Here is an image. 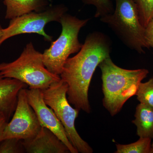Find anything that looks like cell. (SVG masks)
Instances as JSON below:
<instances>
[{
    "mask_svg": "<svg viewBox=\"0 0 153 153\" xmlns=\"http://www.w3.org/2000/svg\"><path fill=\"white\" fill-rule=\"evenodd\" d=\"M141 24L146 28L153 18V0H133Z\"/></svg>",
    "mask_w": 153,
    "mask_h": 153,
    "instance_id": "cell-15",
    "label": "cell"
},
{
    "mask_svg": "<svg viewBox=\"0 0 153 153\" xmlns=\"http://www.w3.org/2000/svg\"><path fill=\"white\" fill-rule=\"evenodd\" d=\"M27 85L18 79L0 76V114L8 120L15 112L19 92Z\"/></svg>",
    "mask_w": 153,
    "mask_h": 153,
    "instance_id": "cell-11",
    "label": "cell"
},
{
    "mask_svg": "<svg viewBox=\"0 0 153 153\" xmlns=\"http://www.w3.org/2000/svg\"><path fill=\"white\" fill-rule=\"evenodd\" d=\"M88 21V19L80 20L66 13L61 17L60 23L62 30L60 36L42 53L44 65L52 74L60 76L70 55L81 49L82 44L79 42L78 35Z\"/></svg>",
    "mask_w": 153,
    "mask_h": 153,
    "instance_id": "cell-5",
    "label": "cell"
},
{
    "mask_svg": "<svg viewBox=\"0 0 153 153\" xmlns=\"http://www.w3.org/2000/svg\"><path fill=\"white\" fill-rule=\"evenodd\" d=\"M110 44L99 32L90 34L76 55L68 58L60 76L67 85V98L79 111L91 112L88 90L94 73L100 63L110 57Z\"/></svg>",
    "mask_w": 153,
    "mask_h": 153,
    "instance_id": "cell-1",
    "label": "cell"
},
{
    "mask_svg": "<svg viewBox=\"0 0 153 153\" xmlns=\"http://www.w3.org/2000/svg\"><path fill=\"white\" fill-rule=\"evenodd\" d=\"M25 153H69L70 151L64 143L49 129L42 127L33 139L22 140Z\"/></svg>",
    "mask_w": 153,
    "mask_h": 153,
    "instance_id": "cell-10",
    "label": "cell"
},
{
    "mask_svg": "<svg viewBox=\"0 0 153 153\" xmlns=\"http://www.w3.org/2000/svg\"><path fill=\"white\" fill-rule=\"evenodd\" d=\"M145 37L149 48H153V18L146 27Z\"/></svg>",
    "mask_w": 153,
    "mask_h": 153,
    "instance_id": "cell-19",
    "label": "cell"
},
{
    "mask_svg": "<svg viewBox=\"0 0 153 153\" xmlns=\"http://www.w3.org/2000/svg\"><path fill=\"white\" fill-rule=\"evenodd\" d=\"M6 7L5 19H11L32 12L47 9L48 0H4Z\"/></svg>",
    "mask_w": 153,
    "mask_h": 153,
    "instance_id": "cell-12",
    "label": "cell"
},
{
    "mask_svg": "<svg viewBox=\"0 0 153 153\" xmlns=\"http://www.w3.org/2000/svg\"><path fill=\"white\" fill-rule=\"evenodd\" d=\"M87 4L95 6L96 12L94 17L101 18L102 17L112 13L114 11L113 5L110 0H82Z\"/></svg>",
    "mask_w": 153,
    "mask_h": 153,
    "instance_id": "cell-17",
    "label": "cell"
},
{
    "mask_svg": "<svg viewBox=\"0 0 153 153\" xmlns=\"http://www.w3.org/2000/svg\"><path fill=\"white\" fill-rule=\"evenodd\" d=\"M13 116L6 126L3 140L16 138L22 140L33 139L42 127L35 111L30 105L26 89H21Z\"/></svg>",
    "mask_w": 153,
    "mask_h": 153,
    "instance_id": "cell-8",
    "label": "cell"
},
{
    "mask_svg": "<svg viewBox=\"0 0 153 153\" xmlns=\"http://www.w3.org/2000/svg\"><path fill=\"white\" fill-rule=\"evenodd\" d=\"M27 97L30 105L35 111L41 126L49 129L68 147L71 153H78L67 137L65 129L53 110L47 105L43 98L42 90L26 89Z\"/></svg>",
    "mask_w": 153,
    "mask_h": 153,
    "instance_id": "cell-9",
    "label": "cell"
},
{
    "mask_svg": "<svg viewBox=\"0 0 153 153\" xmlns=\"http://www.w3.org/2000/svg\"><path fill=\"white\" fill-rule=\"evenodd\" d=\"M67 9L64 6L57 5L42 12H32L11 19L10 24L3 29L0 45L9 38L26 33H36L44 37L47 41H52V36L44 30L45 26L50 22H60Z\"/></svg>",
    "mask_w": 153,
    "mask_h": 153,
    "instance_id": "cell-7",
    "label": "cell"
},
{
    "mask_svg": "<svg viewBox=\"0 0 153 153\" xmlns=\"http://www.w3.org/2000/svg\"><path fill=\"white\" fill-rule=\"evenodd\" d=\"M135 95L140 103L153 108V77L147 82L140 83Z\"/></svg>",
    "mask_w": 153,
    "mask_h": 153,
    "instance_id": "cell-16",
    "label": "cell"
},
{
    "mask_svg": "<svg viewBox=\"0 0 153 153\" xmlns=\"http://www.w3.org/2000/svg\"><path fill=\"white\" fill-rule=\"evenodd\" d=\"M25 153L22 140L10 138L2 140L0 142V153Z\"/></svg>",
    "mask_w": 153,
    "mask_h": 153,
    "instance_id": "cell-18",
    "label": "cell"
},
{
    "mask_svg": "<svg viewBox=\"0 0 153 153\" xmlns=\"http://www.w3.org/2000/svg\"><path fill=\"white\" fill-rule=\"evenodd\" d=\"M0 76L18 79L30 88L44 90L59 81L60 76L52 74L45 67L42 53L30 42L16 60L0 63Z\"/></svg>",
    "mask_w": 153,
    "mask_h": 153,
    "instance_id": "cell-3",
    "label": "cell"
},
{
    "mask_svg": "<svg viewBox=\"0 0 153 153\" xmlns=\"http://www.w3.org/2000/svg\"><path fill=\"white\" fill-rule=\"evenodd\" d=\"M3 29V28L2 27L1 25H0V41H1V38L2 36Z\"/></svg>",
    "mask_w": 153,
    "mask_h": 153,
    "instance_id": "cell-21",
    "label": "cell"
},
{
    "mask_svg": "<svg viewBox=\"0 0 153 153\" xmlns=\"http://www.w3.org/2000/svg\"><path fill=\"white\" fill-rule=\"evenodd\" d=\"M67 84L61 79L42 90L45 103L53 110L62 123L72 146L78 153H92V148L82 139L75 128V121L79 111L71 106L67 99Z\"/></svg>",
    "mask_w": 153,
    "mask_h": 153,
    "instance_id": "cell-6",
    "label": "cell"
},
{
    "mask_svg": "<svg viewBox=\"0 0 153 153\" xmlns=\"http://www.w3.org/2000/svg\"><path fill=\"white\" fill-rule=\"evenodd\" d=\"M135 119L132 122L137 127V134L140 138L153 139V108L140 103L136 108Z\"/></svg>",
    "mask_w": 153,
    "mask_h": 153,
    "instance_id": "cell-13",
    "label": "cell"
},
{
    "mask_svg": "<svg viewBox=\"0 0 153 153\" xmlns=\"http://www.w3.org/2000/svg\"><path fill=\"white\" fill-rule=\"evenodd\" d=\"M150 153H153V142L152 143V148H151Z\"/></svg>",
    "mask_w": 153,
    "mask_h": 153,
    "instance_id": "cell-22",
    "label": "cell"
},
{
    "mask_svg": "<svg viewBox=\"0 0 153 153\" xmlns=\"http://www.w3.org/2000/svg\"><path fill=\"white\" fill-rule=\"evenodd\" d=\"M152 139L140 138L137 141L129 144H116L115 153H150Z\"/></svg>",
    "mask_w": 153,
    "mask_h": 153,
    "instance_id": "cell-14",
    "label": "cell"
},
{
    "mask_svg": "<svg viewBox=\"0 0 153 153\" xmlns=\"http://www.w3.org/2000/svg\"><path fill=\"white\" fill-rule=\"evenodd\" d=\"M101 71L102 105L113 117L120 112L124 105L136 95L140 83L149 71L145 68L129 70L115 64L110 57L98 66Z\"/></svg>",
    "mask_w": 153,
    "mask_h": 153,
    "instance_id": "cell-2",
    "label": "cell"
},
{
    "mask_svg": "<svg viewBox=\"0 0 153 153\" xmlns=\"http://www.w3.org/2000/svg\"></svg>",
    "mask_w": 153,
    "mask_h": 153,
    "instance_id": "cell-23",
    "label": "cell"
},
{
    "mask_svg": "<svg viewBox=\"0 0 153 153\" xmlns=\"http://www.w3.org/2000/svg\"><path fill=\"white\" fill-rule=\"evenodd\" d=\"M8 121L4 116L0 114V142L3 140V134Z\"/></svg>",
    "mask_w": 153,
    "mask_h": 153,
    "instance_id": "cell-20",
    "label": "cell"
},
{
    "mask_svg": "<svg viewBox=\"0 0 153 153\" xmlns=\"http://www.w3.org/2000/svg\"><path fill=\"white\" fill-rule=\"evenodd\" d=\"M112 13L100 18V21L111 28L126 46L139 53L149 49L145 28L140 22L136 6L133 0H115Z\"/></svg>",
    "mask_w": 153,
    "mask_h": 153,
    "instance_id": "cell-4",
    "label": "cell"
}]
</instances>
